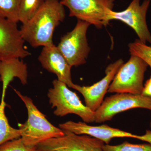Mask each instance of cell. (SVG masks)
<instances>
[{
	"label": "cell",
	"instance_id": "15",
	"mask_svg": "<svg viewBox=\"0 0 151 151\" xmlns=\"http://www.w3.org/2000/svg\"><path fill=\"white\" fill-rule=\"evenodd\" d=\"M5 98H1L0 103V146L8 141L21 137L19 129L11 127L6 116Z\"/></svg>",
	"mask_w": 151,
	"mask_h": 151
},
{
	"label": "cell",
	"instance_id": "11",
	"mask_svg": "<svg viewBox=\"0 0 151 151\" xmlns=\"http://www.w3.org/2000/svg\"><path fill=\"white\" fill-rule=\"evenodd\" d=\"M124 62L120 59L109 64L105 70V77L92 86H81L74 84L73 89L81 93L84 97L85 105L95 112L103 103L105 94L115 75Z\"/></svg>",
	"mask_w": 151,
	"mask_h": 151
},
{
	"label": "cell",
	"instance_id": "18",
	"mask_svg": "<svg viewBox=\"0 0 151 151\" xmlns=\"http://www.w3.org/2000/svg\"><path fill=\"white\" fill-rule=\"evenodd\" d=\"M128 47L130 55L141 58L151 68V46L143 43L138 39L129 44Z\"/></svg>",
	"mask_w": 151,
	"mask_h": 151
},
{
	"label": "cell",
	"instance_id": "6",
	"mask_svg": "<svg viewBox=\"0 0 151 151\" xmlns=\"http://www.w3.org/2000/svg\"><path fill=\"white\" fill-rule=\"evenodd\" d=\"M90 24L78 19L74 28L60 39L57 47L71 66L85 64L90 48L86 37Z\"/></svg>",
	"mask_w": 151,
	"mask_h": 151
},
{
	"label": "cell",
	"instance_id": "16",
	"mask_svg": "<svg viewBox=\"0 0 151 151\" xmlns=\"http://www.w3.org/2000/svg\"><path fill=\"white\" fill-rule=\"evenodd\" d=\"M22 0H0V16L10 21L18 22Z\"/></svg>",
	"mask_w": 151,
	"mask_h": 151
},
{
	"label": "cell",
	"instance_id": "17",
	"mask_svg": "<svg viewBox=\"0 0 151 151\" xmlns=\"http://www.w3.org/2000/svg\"><path fill=\"white\" fill-rule=\"evenodd\" d=\"M44 0H22L19 20L22 24L29 21L35 14Z\"/></svg>",
	"mask_w": 151,
	"mask_h": 151
},
{
	"label": "cell",
	"instance_id": "4",
	"mask_svg": "<svg viewBox=\"0 0 151 151\" xmlns=\"http://www.w3.org/2000/svg\"><path fill=\"white\" fill-rule=\"evenodd\" d=\"M148 66L141 58L131 55L129 60L121 66L116 73L108 92L142 94L144 76Z\"/></svg>",
	"mask_w": 151,
	"mask_h": 151
},
{
	"label": "cell",
	"instance_id": "22",
	"mask_svg": "<svg viewBox=\"0 0 151 151\" xmlns=\"http://www.w3.org/2000/svg\"><path fill=\"white\" fill-rule=\"evenodd\" d=\"M140 140L147 142L151 145V131L147 130L146 134L143 135H140Z\"/></svg>",
	"mask_w": 151,
	"mask_h": 151
},
{
	"label": "cell",
	"instance_id": "13",
	"mask_svg": "<svg viewBox=\"0 0 151 151\" xmlns=\"http://www.w3.org/2000/svg\"><path fill=\"white\" fill-rule=\"evenodd\" d=\"M38 60L43 68L57 76L58 80L73 88L75 84L71 78L72 67L54 44L43 47Z\"/></svg>",
	"mask_w": 151,
	"mask_h": 151
},
{
	"label": "cell",
	"instance_id": "20",
	"mask_svg": "<svg viewBox=\"0 0 151 151\" xmlns=\"http://www.w3.org/2000/svg\"><path fill=\"white\" fill-rule=\"evenodd\" d=\"M36 148L25 145L20 137L3 144L0 146V151H35Z\"/></svg>",
	"mask_w": 151,
	"mask_h": 151
},
{
	"label": "cell",
	"instance_id": "9",
	"mask_svg": "<svg viewBox=\"0 0 151 151\" xmlns=\"http://www.w3.org/2000/svg\"><path fill=\"white\" fill-rule=\"evenodd\" d=\"M150 3V0H144L142 4L140 0H132L129 6L124 11H110L108 14V21L117 20L123 22L134 29L142 42L151 43V35L146 21Z\"/></svg>",
	"mask_w": 151,
	"mask_h": 151
},
{
	"label": "cell",
	"instance_id": "12",
	"mask_svg": "<svg viewBox=\"0 0 151 151\" xmlns=\"http://www.w3.org/2000/svg\"><path fill=\"white\" fill-rule=\"evenodd\" d=\"M60 129L64 132H71L78 135H87L103 141L105 145H109L111 140L115 138L129 137L139 139V136L107 125L92 126L85 122H75L68 121L60 124Z\"/></svg>",
	"mask_w": 151,
	"mask_h": 151
},
{
	"label": "cell",
	"instance_id": "1",
	"mask_svg": "<svg viewBox=\"0 0 151 151\" xmlns=\"http://www.w3.org/2000/svg\"><path fill=\"white\" fill-rule=\"evenodd\" d=\"M65 16L59 0H44L32 18L21 27L22 37L33 47L53 44L55 29Z\"/></svg>",
	"mask_w": 151,
	"mask_h": 151
},
{
	"label": "cell",
	"instance_id": "23",
	"mask_svg": "<svg viewBox=\"0 0 151 151\" xmlns=\"http://www.w3.org/2000/svg\"><path fill=\"white\" fill-rule=\"evenodd\" d=\"M150 79H151V76H150Z\"/></svg>",
	"mask_w": 151,
	"mask_h": 151
},
{
	"label": "cell",
	"instance_id": "7",
	"mask_svg": "<svg viewBox=\"0 0 151 151\" xmlns=\"http://www.w3.org/2000/svg\"><path fill=\"white\" fill-rule=\"evenodd\" d=\"M144 108L151 111V97L141 94L116 93L106 97L95 111V122L109 121L116 114L130 109Z\"/></svg>",
	"mask_w": 151,
	"mask_h": 151
},
{
	"label": "cell",
	"instance_id": "14",
	"mask_svg": "<svg viewBox=\"0 0 151 151\" xmlns=\"http://www.w3.org/2000/svg\"><path fill=\"white\" fill-rule=\"evenodd\" d=\"M15 77L19 78L23 84L27 83L26 64L19 58L0 61V79L3 83L2 97H5L8 86Z\"/></svg>",
	"mask_w": 151,
	"mask_h": 151
},
{
	"label": "cell",
	"instance_id": "8",
	"mask_svg": "<svg viewBox=\"0 0 151 151\" xmlns=\"http://www.w3.org/2000/svg\"><path fill=\"white\" fill-rule=\"evenodd\" d=\"M62 137L48 139L39 144L35 151H104L103 141L87 135L64 132Z\"/></svg>",
	"mask_w": 151,
	"mask_h": 151
},
{
	"label": "cell",
	"instance_id": "21",
	"mask_svg": "<svg viewBox=\"0 0 151 151\" xmlns=\"http://www.w3.org/2000/svg\"><path fill=\"white\" fill-rule=\"evenodd\" d=\"M142 95L151 97V79H149L144 86Z\"/></svg>",
	"mask_w": 151,
	"mask_h": 151
},
{
	"label": "cell",
	"instance_id": "10",
	"mask_svg": "<svg viewBox=\"0 0 151 151\" xmlns=\"http://www.w3.org/2000/svg\"><path fill=\"white\" fill-rule=\"evenodd\" d=\"M24 42L17 23L0 16V61L29 55L24 48Z\"/></svg>",
	"mask_w": 151,
	"mask_h": 151
},
{
	"label": "cell",
	"instance_id": "2",
	"mask_svg": "<svg viewBox=\"0 0 151 151\" xmlns=\"http://www.w3.org/2000/svg\"><path fill=\"white\" fill-rule=\"evenodd\" d=\"M22 101L24 103L28 112V119L24 124H19L21 138L25 145L36 147L39 144L52 138L62 137L65 133L48 122L45 116L34 104L32 100L22 95L14 89Z\"/></svg>",
	"mask_w": 151,
	"mask_h": 151
},
{
	"label": "cell",
	"instance_id": "19",
	"mask_svg": "<svg viewBox=\"0 0 151 151\" xmlns=\"http://www.w3.org/2000/svg\"><path fill=\"white\" fill-rule=\"evenodd\" d=\"M103 150L104 151H151V145L149 144H133L124 142L116 145L105 144Z\"/></svg>",
	"mask_w": 151,
	"mask_h": 151
},
{
	"label": "cell",
	"instance_id": "5",
	"mask_svg": "<svg viewBox=\"0 0 151 151\" xmlns=\"http://www.w3.org/2000/svg\"><path fill=\"white\" fill-rule=\"evenodd\" d=\"M60 2L69 9V16L101 29L110 22L108 14L113 10L115 0H61Z\"/></svg>",
	"mask_w": 151,
	"mask_h": 151
},
{
	"label": "cell",
	"instance_id": "3",
	"mask_svg": "<svg viewBox=\"0 0 151 151\" xmlns=\"http://www.w3.org/2000/svg\"><path fill=\"white\" fill-rule=\"evenodd\" d=\"M52 85L53 87L49 90L47 97L52 108H55L54 115L62 117L74 114L85 123L95 122V112L84 105L76 93L68 89L66 84L55 79L52 81Z\"/></svg>",
	"mask_w": 151,
	"mask_h": 151
}]
</instances>
